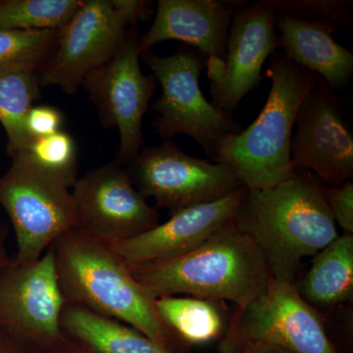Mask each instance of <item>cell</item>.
Returning a JSON list of instances; mask_svg holds the SVG:
<instances>
[{
    "label": "cell",
    "instance_id": "obj_1",
    "mask_svg": "<svg viewBox=\"0 0 353 353\" xmlns=\"http://www.w3.org/2000/svg\"><path fill=\"white\" fill-rule=\"evenodd\" d=\"M325 188L311 172L294 171L275 187L246 190L233 221L259 248L276 280L296 283L303 259L340 236Z\"/></svg>",
    "mask_w": 353,
    "mask_h": 353
},
{
    "label": "cell",
    "instance_id": "obj_2",
    "mask_svg": "<svg viewBox=\"0 0 353 353\" xmlns=\"http://www.w3.org/2000/svg\"><path fill=\"white\" fill-rule=\"evenodd\" d=\"M52 248L67 303L119 320L174 352L180 341L158 315L155 299L136 282L111 243L78 227L59 236Z\"/></svg>",
    "mask_w": 353,
    "mask_h": 353
},
{
    "label": "cell",
    "instance_id": "obj_3",
    "mask_svg": "<svg viewBox=\"0 0 353 353\" xmlns=\"http://www.w3.org/2000/svg\"><path fill=\"white\" fill-rule=\"evenodd\" d=\"M132 277L153 299L192 296L243 307L273 280L263 254L230 221L196 250L158 263L130 266Z\"/></svg>",
    "mask_w": 353,
    "mask_h": 353
},
{
    "label": "cell",
    "instance_id": "obj_4",
    "mask_svg": "<svg viewBox=\"0 0 353 353\" xmlns=\"http://www.w3.org/2000/svg\"><path fill=\"white\" fill-rule=\"evenodd\" d=\"M271 88L259 117L229 137L215 162L233 169L248 190L269 189L294 174L290 162L292 130L297 111L320 77L275 51L266 70Z\"/></svg>",
    "mask_w": 353,
    "mask_h": 353
},
{
    "label": "cell",
    "instance_id": "obj_5",
    "mask_svg": "<svg viewBox=\"0 0 353 353\" xmlns=\"http://www.w3.org/2000/svg\"><path fill=\"white\" fill-rule=\"evenodd\" d=\"M150 6L137 0H85L60 30L57 48L39 72L41 87L75 94L88 74L105 64Z\"/></svg>",
    "mask_w": 353,
    "mask_h": 353
},
{
    "label": "cell",
    "instance_id": "obj_6",
    "mask_svg": "<svg viewBox=\"0 0 353 353\" xmlns=\"http://www.w3.org/2000/svg\"><path fill=\"white\" fill-rule=\"evenodd\" d=\"M206 60L205 55L190 48L170 57L152 53L146 57L162 88L161 97L152 105L158 114L152 123L155 132L167 139L187 134L215 162L225 139L238 134L243 127L202 94L199 78Z\"/></svg>",
    "mask_w": 353,
    "mask_h": 353
},
{
    "label": "cell",
    "instance_id": "obj_7",
    "mask_svg": "<svg viewBox=\"0 0 353 353\" xmlns=\"http://www.w3.org/2000/svg\"><path fill=\"white\" fill-rule=\"evenodd\" d=\"M0 204L15 233L13 260L18 264L37 261L59 236L80 225L68 185L39 170L21 153L0 176Z\"/></svg>",
    "mask_w": 353,
    "mask_h": 353
},
{
    "label": "cell",
    "instance_id": "obj_8",
    "mask_svg": "<svg viewBox=\"0 0 353 353\" xmlns=\"http://www.w3.org/2000/svg\"><path fill=\"white\" fill-rule=\"evenodd\" d=\"M221 338V353H239L252 343H272L294 353H341L323 313L299 296L294 283L274 278L256 299L236 308Z\"/></svg>",
    "mask_w": 353,
    "mask_h": 353
},
{
    "label": "cell",
    "instance_id": "obj_9",
    "mask_svg": "<svg viewBox=\"0 0 353 353\" xmlns=\"http://www.w3.org/2000/svg\"><path fill=\"white\" fill-rule=\"evenodd\" d=\"M126 170L137 190L170 215L245 187L231 167L187 154L172 139L139 152Z\"/></svg>",
    "mask_w": 353,
    "mask_h": 353
},
{
    "label": "cell",
    "instance_id": "obj_10",
    "mask_svg": "<svg viewBox=\"0 0 353 353\" xmlns=\"http://www.w3.org/2000/svg\"><path fill=\"white\" fill-rule=\"evenodd\" d=\"M139 38L134 28L105 64L85 77L82 85L106 128H116L120 143L115 161L130 163L143 145V117L150 108L157 80L145 75L139 63Z\"/></svg>",
    "mask_w": 353,
    "mask_h": 353
},
{
    "label": "cell",
    "instance_id": "obj_11",
    "mask_svg": "<svg viewBox=\"0 0 353 353\" xmlns=\"http://www.w3.org/2000/svg\"><path fill=\"white\" fill-rule=\"evenodd\" d=\"M66 303L52 245L32 263L11 259L0 267V327L23 345L50 347L63 341L60 319Z\"/></svg>",
    "mask_w": 353,
    "mask_h": 353
},
{
    "label": "cell",
    "instance_id": "obj_12",
    "mask_svg": "<svg viewBox=\"0 0 353 353\" xmlns=\"http://www.w3.org/2000/svg\"><path fill=\"white\" fill-rule=\"evenodd\" d=\"M276 16L265 0L245 2L234 14L226 57L206 60L212 104L228 115L263 80L265 61L279 48Z\"/></svg>",
    "mask_w": 353,
    "mask_h": 353
},
{
    "label": "cell",
    "instance_id": "obj_13",
    "mask_svg": "<svg viewBox=\"0 0 353 353\" xmlns=\"http://www.w3.org/2000/svg\"><path fill=\"white\" fill-rule=\"evenodd\" d=\"M292 170L309 171L326 185L353 178V136L333 90L321 78L297 111Z\"/></svg>",
    "mask_w": 353,
    "mask_h": 353
},
{
    "label": "cell",
    "instance_id": "obj_14",
    "mask_svg": "<svg viewBox=\"0 0 353 353\" xmlns=\"http://www.w3.org/2000/svg\"><path fill=\"white\" fill-rule=\"evenodd\" d=\"M72 189L79 227L106 243L136 238L160 224L157 211L118 162L88 172Z\"/></svg>",
    "mask_w": 353,
    "mask_h": 353
},
{
    "label": "cell",
    "instance_id": "obj_15",
    "mask_svg": "<svg viewBox=\"0 0 353 353\" xmlns=\"http://www.w3.org/2000/svg\"><path fill=\"white\" fill-rule=\"evenodd\" d=\"M246 190L243 187L219 201L183 209L146 233L111 245L130 266L183 256L234 219Z\"/></svg>",
    "mask_w": 353,
    "mask_h": 353
},
{
    "label": "cell",
    "instance_id": "obj_16",
    "mask_svg": "<svg viewBox=\"0 0 353 353\" xmlns=\"http://www.w3.org/2000/svg\"><path fill=\"white\" fill-rule=\"evenodd\" d=\"M245 2L159 0L150 29L139 39V53L165 41H179L208 58L224 59L234 14Z\"/></svg>",
    "mask_w": 353,
    "mask_h": 353
},
{
    "label": "cell",
    "instance_id": "obj_17",
    "mask_svg": "<svg viewBox=\"0 0 353 353\" xmlns=\"http://www.w3.org/2000/svg\"><path fill=\"white\" fill-rule=\"evenodd\" d=\"M279 46L299 66L312 72L332 90L345 87L353 73V54L333 38L334 25L276 16Z\"/></svg>",
    "mask_w": 353,
    "mask_h": 353
},
{
    "label": "cell",
    "instance_id": "obj_18",
    "mask_svg": "<svg viewBox=\"0 0 353 353\" xmlns=\"http://www.w3.org/2000/svg\"><path fill=\"white\" fill-rule=\"evenodd\" d=\"M60 326L70 340L94 353H175L132 326L66 303Z\"/></svg>",
    "mask_w": 353,
    "mask_h": 353
},
{
    "label": "cell",
    "instance_id": "obj_19",
    "mask_svg": "<svg viewBox=\"0 0 353 353\" xmlns=\"http://www.w3.org/2000/svg\"><path fill=\"white\" fill-rule=\"evenodd\" d=\"M294 285L299 296L320 312L352 303L353 234H340L315 254L307 273Z\"/></svg>",
    "mask_w": 353,
    "mask_h": 353
},
{
    "label": "cell",
    "instance_id": "obj_20",
    "mask_svg": "<svg viewBox=\"0 0 353 353\" xmlns=\"http://www.w3.org/2000/svg\"><path fill=\"white\" fill-rule=\"evenodd\" d=\"M154 303L164 324L179 341L188 345H203L221 338L229 321L226 305L220 301L164 296L155 299Z\"/></svg>",
    "mask_w": 353,
    "mask_h": 353
},
{
    "label": "cell",
    "instance_id": "obj_21",
    "mask_svg": "<svg viewBox=\"0 0 353 353\" xmlns=\"http://www.w3.org/2000/svg\"><path fill=\"white\" fill-rule=\"evenodd\" d=\"M41 87L37 72L0 71V124L6 132V150L11 158L24 152L34 139L26 131L25 121L41 97Z\"/></svg>",
    "mask_w": 353,
    "mask_h": 353
},
{
    "label": "cell",
    "instance_id": "obj_22",
    "mask_svg": "<svg viewBox=\"0 0 353 353\" xmlns=\"http://www.w3.org/2000/svg\"><path fill=\"white\" fill-rule=\"evenodd\" d=\"M83 0H0V28L23 31L61 30Z\"/></svg>",
    "mask_w": 353,
    "mask_h": 353
},
{
    "label": "cell",
    "instance_id": "obj_23",
    "mask_svg": "<svg viewBox=\"0 0 353 353\" xmlns=\"http://www.w3.org/2000/svg\"><path fill=\"white\" fill-rule=\"evenodd\" d=\"M60 30L23 31L0 28V71L39 73L57 48Z\"/></svg>",
    "mask_w": 353,
    "mask_h": 353
},
{
    "label": "cell",
    "instance_id": "obj_24",
    "mask_svg": "<svg viewBox=\"0 0 353 353\" xmlns=\"http://www.w3.org/2000/svg\"><path fill=\"white\" fill-rule=\"evenodd\" d=\"M20 153L39 170L61 181L70 189L78 180L76 143L68 132L60 131L51 136L34 139Z\"/></svg>",
    "mask_w": 353,
    "mask_h": 353
},
{
    "label": "cell",
    "instance_id": "obj_25",
    "mask_svg": "<svg viewBox=\"0 0 353 353\" xmlns=\"http://www.w3.org/2000/svg\"><path fill=\"white\" fill-rule=\"evenodd\" d=\"M278 15L296 19L348 25L352 21V0H265Z\"/></svg>",
    "mask_w": 353,
    "mask_h": 353
},
{
    "label": "cell",
    "instance_id": "obj_26",
    "mask_svg": "<svg viewBox=\"0 0 353 353\" xmlns=\"http://www.w3.org/2000/svg\"><path fill=\"white\" fill-rule=\"evenodd\" d=\"M326 199L336 224L340 225L345 234H353V183L340 185H326Z\"/></svg>",
    "mask_w": 353,
    "mask_h": 353
},
{
    "label": "cell",
    "instance_id": "obj_27",
    "mask_svg": "<svg viewBox=\"0 0 353 353\" xmlns=\"http://www.w3.org/2000/svg\"><path fill=\"white\" fill-rule=\"evenodd\" d=\"M63 115L51 105H34L26 117V131L32 139L43 138L62 131Z\"/></svg>",
    "mask_w": 353,
    "mask_h": 353
},
{
    "label": "cell",
    "instance_id": "obj_28",
    "mask_svg": "<svg viewBox=\"0 0 353 353\" xmlns=\"http://www.w3.org/2000/svg\"><path fill=\"white\" fill-rule=\"evenodd\" d=\"M239 353H294L280 347V345H272L266 343H252L245 345Z\"/></svg>",
    "mask_w": 353,
    "mask_h": 353
},
{
    "label": "cell",
    "instance_id": "obj_29",
    "mask_svg": "<svg viewBox=\"0 0 353 353\" xmlns=\"http://www.w3.org/2000/svg\"><path fill=\"white\" fill-rule=\"evenodd\" d=\"M23 343L0 327V353H21Z\"/></svg>",
    "mask_w": 353,
    "mask_h": 353
},
{
    "label": "cell",
    "instance_id": "obj_30",
    "mask_svg": "<svg viewBox=\"0 0 353 353\" xmlns=\"http://www.w3.org/2000/svg\"><path fill=\"white\" fill-rule=\"evenodd\" d=\"M9 228L6 224L0 223V267L8 263L11 257H9L6 250V239L8 236Z\"/></svg>",
    "mask_w": 353,
    "mask_h": 353
},
{
    "label": "cell",
    "instance_id": "obj_31",
    "mask_svg": "<svg viewBox=\"0 0 353 353\" xmlns=\"http://www.w3.org/2000/svg\"><path fill=\"white\" fill-rule=\"evenodd\" d=\"M87 350V348H85ZM53 353H94L90 352V350H87V352H82L81 350H57V352Z\"/></svg>",
    "mask_w": 353,
    "mask_h": 353
}]
</instances>
